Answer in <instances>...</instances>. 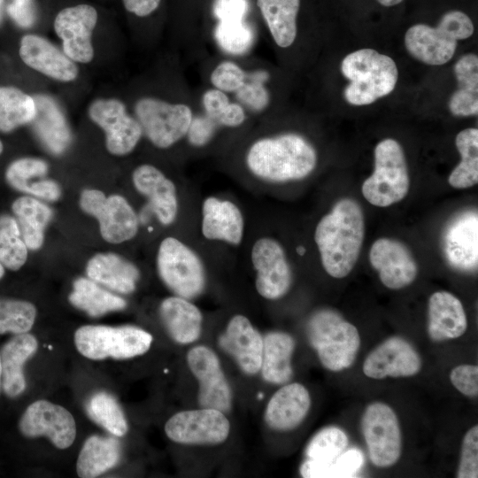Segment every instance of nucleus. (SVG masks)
I'll return each mask as SVG.
<instances>
[{
	"instance_id": "f257e3e1",
	"label": "nucleus",
	"mask_w": 478,
	"mask_h": 478,
	"mask_svg": "<svg viewBox=\"0 0 478 478\" xmlns=\"http://www.w3.org/2000/svg\"><path fill=\"white\" fill-rule=\"evenodd\" d=\"M243 163L254 177L281 183L310 175L317 166L318 153L304 135L282 132L254 138L245 149Z\"/></svg>"
},
{
	"instance_id": "f03ea898",
	"label": "nucleus",
	"mask_w": 478,
	"mask_h": 478,
	"mask_svg": "<svg viewBox=\"0 0 478 478\" xmlns=\"http://www.w3.org/2000/svg\"><path fill=\"white\" fill-rule=\"evenodd\" d=\"M365 234V222L359 204L342 198L318 222L314 241L321 264L332 277L347 276L358 258Z\"/></svg>"
},
{
	"instance_id": "7ed1b4c3",
	"label": "nucleus",
	"mask_w": 478,
	"mask_h": 478,
	"mask_svg": "<svg viewBox=\"0 0 478 478\" xmlns=\"http://www.w3.org/2000/svg\"><path fill=\"white\" fill-rule=\"evenodd\" d=\"M274 74L262 59L223 57L206 72L207 85L227 94L251 118L265 117L274 103Z\"/></svg>"
},
{
	"instance_id": "20e7f679",
	"label": "nucleus",
	"mask_w": 478,
	"mask_h": 478,
	"mask_svg": "<svg viewBox=\"0 0 478 478\" xmlns=\"http://www.w3.org/2000/svg\"><path fill=\"white\" fill-rule=\"evenodd\" d=\"M196 111L190 91L178 99L145 95L135 100L134 116L143 135L156 148L166 150L185 140Z\"/></svg>"
},
{
	"instance_id": "39448f33",
	"label": "nucleus",
	"mask_w": 478,
	"mask_h": 478,
	"mask_svg": "<svg viewBox=\"0 0 478 478\" xmlns=\"http://www.w3.org/2000/svg\"><path fill=\"white\" fill-rule=\"evenodd\" d=\"M341 71L350 81L345 100L352 105H366L390 94L396 87L398 71L395 61L373 49H360L348 54Z\"/></svg>"
},
{
	"instance_id": "423d86ee",
	"label": "nucleus",
	"mask_w": 478,
	"mask_h": 478,
	"mask_svg": "<svg viewBox=\"0 0 478 478\" xmlns=\"http://www.w3.org/2000/svg\"><path fill=\"white\" fill-rule=\"evenodd\" d=\"M474 33L471 19L463 12L444 13L437 27L426 24L412 26L405 33V44L415 59L431 66H441L451 59L458 41L469 38Z\"/></svg>"
},
{
	"instance_id": "0eeeda50",
	"label": "nucleus",
	"mask_w": 478,
	"mask_h": 478,
	"mask_svg": "<svg viewBox=\"0 0 478 478\" xmlns=\"http://www.w3.org/2000/svg\"><path fill=\"white\" fill-rule=\"evenodd\" d=\"M307 335L323 366L334 372L350 367L360 346L357 328L331 309H322L312 315Z\"/></svg>"
},
{
	"instance_id": "6e6552de",
	"label": "nucleus",
	"mask_w": 478,
	"mask_h": 478,
	"mask_svg": "<svg viewBox=\"0 0 478 478\" xmlns=\"http://www.w3.org/2000/svg\"><path fill=\"white\" fill-rule=\"evenodd\" d=\"M410 189L404 150L394 139L387 138L374 149V169L363 182V197L371 204L387 207L400 202Z\"/></svg>"
},
{
	"instance_id": "1a4fd4ad",
	"label": "nucleus",
	"mask_w": 478,
	"mask_h": 478,
	"mask_svg": "<svg viewBox=\"0 0 478 478\" xmlns=\"http://www.w3.org/2000/svg\"><path fill=\"white\" fill-rule=\"evenodd\" d=\"M151 342L150 333L133 326L86 325L74 334L79 352L94 360L108 357L125 359L139 356L149 350Z\"/></svg>"
},
{
	"instance_id": "9d476101",
	"label": "nucleus",
	"mask_w": 478,
	"mask_h": 478,
	"mask_svg": "<svg viewBox=\"0 0 478 478\" xmlns=\"http://www.w3.org/2000/svg\"><path fill=\"white\" fill-rule=\"evenodd\" d=\"M157 267L163 282L176 296L190 299L202 293L205 272L197 253L176 237H166L159 244Z\"/></svg>"
},
{
	"instance_id": "9b49d317",
	"label": "nucleus",
	"mask_w": 478,
	"mask_h": 478,
	"mask_svg": "<svg viewBox=\"0 0 478 478\" xmlns=\"http://www.w3.org/2000/svg\"><path fill=\"white\" fill-rule=\"evenodd\" d=\"M80 206L86 213L96 218L102 237L111 243H120L135 237L139 219L127 202L120 195L106 197L99 189L82 191Z\"/></svg>"
},
{
	"instance_id": "f8f14e48",
	"label": "nucleus",
	"mask_w": 478,
	"mask_h": 478,
	"mask_svg": "<svg viewBox=\"0 0 478 478\" xmlns=\"http://www.w3.org/2000/svg\"><path fill=\"white\" fill-rule=\"evenodd\" d=\"M88 114L104 130L106 149L114 156L131 153L143 135L136 118L128 112L125 103L118 98L93 100L89 105Z\"/></svg>"
},
{
	"instance_id": "ddd939ff",
	"label": "nucleus",
	"mask_w": 478,
	"mask_h": 478,
	"mask_svg": "<svg viewBox=\"0 0 478 478\" xmlns=\"http://www.w3.org/2000/svg\"><path fill=\"white\" fill-rule=\"evenodd\" d=\"M361 428L374 466L389 467L397 463L402 451V435L397 417L388 405H369L363 413Z\"/></svg>"
},
{
	"instance_id": "4468645a",
	"label": "nucleus",
	"mask_w": 478,
	"mask_h": 478,
	"mask_svg": "<svg viewBox=\"0 0 478 478\" xmlns=\"http://www.w3.org/2000/svg\"><path fill=\"white\" fill-rule=\"evenodd\" d=\"M97 19L96 9L89 4L68 6L57 13L55 33L62 41L63 52L73 62L89 64L93 60L92 35Z\"/></svg>"
},
{
	"instance_id": "2eb2a0df",
	"label": "nucleus",
	"mask_w": 478,
	"mask_h": 478,
	"mask_svg": "<svg viewBox=\"0 0 478 478\" xmlns=\"http://www.w3.org/2000/svg\"><path fill=\"white\" fill-rule=\"evenodd\" d=\"M251 260L256 271V289L270 300L283 297L289 289L292 273L282 246L271 237L258 238L252 245Z\"/></svg>"
},
{
	"instance_id": "dca6fc26",
	"label": "nucleus",
	"mask_w": 478,
	"mask_h": 478,
	"mask_svg": "<svg viewBox=\"0 0 478 478\" xmlns=\"http://www.w3.org/2000/svg\"><path fill=\"white\" fill-rule=\"evenodd\" d=\"M229 428L223 412L212 408L178 412L165 426L172 441L187 444L220 443L227 439Z\"/></svg>"
},
{
	"instance_id": "f3484780",
	"label": "nucleus",
	"mask_w": 478,
	"mask_h": 478,
	"mask_svg": "<svg viewBox=\"0 0 478 478\" xmlns=\"http://www.w3.org/2000/svg\"><path fill=\"white\" fill-rule=\"evenodd\" d=\"M19 427L25 436H45L58 449L71 446L76 436L75 421L69 411L46 400L32 403L21 416Z\"/></svg>"
},
{
	"instance_id": "a211bd4d",
	"label": "nucleus",
	"mask_w": 478,
	"mask_h": 478,
	"mask_svg": "<svg viewBox=\"0 0 478 478\" xmlns=\"http://www.w3.org/2000/svg\"><path fill=\"white\" fill-rule=\"evenodd\" d=\"M188 365L199 382L198 402L202 408L227 412L231 407V391L215 353L204 346L192 348Z\"/></svg>"
},
{
	"instance_id": "6ab92c4d",
	"label": "nucleus",
	"mask_w": 478,
	"mask_h": 478,
	"mask_svg": "<svg viewBox=\"0 0 478 478\" xmlns=\"http://www.w3.org/2000/svg\"><path fill=\"white\" fill-rule=\"evenodd\" d=\"M369 261L378 272L382 283L390 289L410 285L418 274V266L412 252L397 240L377 239L371 246Z\"/></svg>"
},
{
	"instance_id": "aec40b11",
	"label": "nucleus",
	"mask_w": 478,
	"mask_h": 478,
	"mask_svg": "<svg viewBox=\"0 0 478 478\" xmlns=\"http://www.w3.org/2000/svg\"><path fill=\"white\" fill-rule=\"evenodd\" d=\"M442 247L455 269L473 272L478 264V215L474 210L457 214L445 227Z\"/></svg>"
},
{
	"instance_id": "412c9836",
	"label": "nucleus",
	"mask_w": 478,
	"mask_h": 478,
	"mask_svg": "<svg viewBox=\"0 0 478 478\" xmlns=\"http://www.w3.org/2000/svg\"><path fill=\"white\" fill-rule=\"evenodd\" d=\"M421 359L405 339L394 336L385 340L366 358L363 373L372 379L409 377L420 372Z\"/></svg>"
},
{
	"instance_id": "4be33fe9",
	"label": "nucleus",
	"mask_w": 478,
	"mask_h": 478,
	"mask_svg": "<svg viewBox=\"0 0 478 478\" xmlns=\"http://www.w3.org/2000/svg\"><path fill=\"white\" fill-rule=\"evenodd\" d=\"M19 55L25 65L50 79L69 82L78 77L76 63L41 35H23L19 42Z\"/></svg>"
},
{
	"instance_id": "5701e85b",
	"label": "nucleus",
	"mask_w": 478,
	"mask_h": 478,
	"mask_svg": "<svg viewBox=\"0 0 478 478\" xmlns=\"http://www.w3.org/2000/svg\"><path fill=\"white\" fill-rule=\"evenodd\" d=\"M135 189L148 198L150 210L158 221L169 226L178 214L176 187L160 169L150 164H142L132 173Z\"/></svg>"
},
{
	"instance_id": "b1692460",
	"label": "nucleus",
	"mask_w": 478,
	"mask_h": 478,
	"mask_svg": "<svg viewBox=\"0 0 478 478\" xmlns=\"http://www.w3.org/2000/svg\"><path fill=\"white\" fill-rule=\"evenodd\" d=\"M201 212V232L206 239L232 245L241 243L244 234V219L235 203L208 197L203 201Z\"/></svg>"
},
{
	"instance_id": "393cba45",
	"label": "nucleus",
	"mask_w": 478,
	"mask_h": 478,
	"mask_svg": "<svg viewBox=\"0 0 478 478\" xmlns=\"http://www.w3.org/2000/svg\"><path fill=\"white\" fill-rule=\"evenodd\" d=\"M219 343L235 358L245 373L254 374L259 371L263 338L245 316L235 315L231 318Z\"/></svg>"
},
{
	"instance_id": "a878e982",
	"label": "nucleus",
	"mask_w": 478,
	"mask_h": 478,
	"mask_svg": "<svg viewBox=\"0 0 478 478\" xmlns=\"http://www.w3.org/2000/svg\"><path fill=\"white\" fill-rule=\"evenodd\" d=\"M49 170L47 162L39 158H19L9 164L5 180L14 189L46 201H56L61 196L59 185L44 178Z\"/></svg>"
},
{
	"instance_id": "bb28decb",
	"label": "nucleus",
	"mask_w": 478,
	"mask_h": 478,
	"mask_svg": "<svg viewBox=\"0 0 478 478\" xmlns=\"http://www.w3.org/2000/svg\"><path fill=\"white\" fill-rule=\"evenodd\" d=\"M34 98L36 113L30 124L35 135L51 154L64 153L72 142V134L62 110L48 95H36Z\"/></svg>"
},
{
	"instance_id": "cd10ccee",
	"label": "nucleus",
	"mask_w": 478,
	"mask_h": 478,
	"mask_svg": "<svg viewBox=\"0 0 478 478\" xmlns=\"http://www.w3.org/2000/svg\"><path fill=\"white\" fill-rule=\"evenodd\" d=\"M466 328V312L457 297L447 291H436L430 296L428 333L432 341L460 337Z\"/></svg>"
},
{
	"instance_id": "c85d7f7f",
	"label": "nucleus",
	"mask_w": 478,
	"mask_h": 478,
	"mask_svg": "<svg viewBox=\"0 0 478 478\" xmlns=\"http://www.w3.org/2000/svg\"><path fill=\"white\" fill-rule=\"evenodd\" d=\"M311 405L308 390L300 383H290L277 390L265 412L267 425L276 430H290L305 418Z\"/></svg>"
},
{
	"instance_id": "c756f323",
	"label": "nucleus",
	"mask_w": 478,
	"mask_h": 478,
	"mask_svg": "<svg viewBox=\"0 0 478 478\" xmlns=\"http://www.w3.org/2000/svg\"><path fill=\"white\" fill-rule=\"evenodd\" d=\"M301 0H256V6L274 44L281 50L293 46L298 34Z\"/></svg>"
},
{
	"instance_id": "7c9ffc66",
	"label": "nucleus",
	"mask_w": 478,
	"mask_h": 478,
	"mask_svg": "<svg viewBox=\"0 0 478 478\" xmlns=\"http://www.w3.org/2000/svg\"><path fill=\"white\" fill-rule=\"evenodd\" d=\"M37 347V340L28 333L16 335L2 347L1 389L8 397H18L25 390L23 366L35 353Z\"/></svg>"
},
{
	"instance_id": "2f4dec72",
	"label": "nucleus",
	"mask_w": 478,
	"mask_h": 478,
	"mask_svg": "<svg viewBox=\"0 0 478 478\" xmlns=\"http://www.w3.org/2000/svg\"><path fill=\"white\" fill-rule=\"evenodd\" d=\"M348 445V436L336 427H328L318 432L305 450L307 459L300 466L305 478H328L332 462Z\"/></svg>"
},
{
	"instance_id": "473e14b6",
	"label": "nucleus",
	"mask_w": 478,
	"mask_h": 478,
	"mask_svg": "<svg viewBox=\"0 0 478 478\" xmlns=\"http://www.w3.org/2000/svg\"><path fill=\"white\" fill-rule=\"evenodd\" d=\"M86 273L96 283L122 294L133 292L140 276L132 262L114 253H98L92 257L88 261Z\"/></svg>"
},
{
	"instance_id": "72a5a7b5",
	"label": "nucleus",
	"mask_w": 478,
	"mask_h": 478,
	"mask_svg": "<svg viewBox=\"0 0 478 478\" xmlns=\"http://www.w3.org/2000/svg\"><path fill=\"white\" fill-rule=\"evenodd\" d=\"M159 313L168 334L177 343H189L198 338L202 314L189 299L179 296L167 297L162 301Z\"/></svg>"
},
{
	"instance_id": "f704fd0d",
	"label": "nucleus",
	"mask_w": 478,
	"mask_h": 478,
	"mask_svg": "<svg viewBox=\"0 0 478 478\" xmlns=\"http://www.w3.org/2000/svg\"><path fill=\"white\" fill-rule=\"evenodd\" d=\"M22 239L30 250H38L44 241V231L52 219V210L38 198L24 196L12 204Z\"/></svg>"
},
{
	"instance_id": "c9c22d12",
	"label": "nucleus",
	"mask_w": 478,
	"mask_h": 478,
	"mask_svg": "<svg viewBox=\"0 0 478 478\" xmlns=\"http://www.w3.org/2000/svg\"><path fill=\"white\" fill-rule=\"evenodd\" d=\"M458 89L449 102L455 116H474L478 112V57L474 53L462 56L454 66Z\"/></svg>"
},
{
	"instance_id": "e433bc0d",
	"label": "nucleus",
	"mask_w": 478,
	"mask_h": 478,
	"mask_svg": "<svg viewBox=\"0 0 478 478\" xmlns=\"http://www.w3.org/2000/svg\"><path fill=\"white\" fill-rule=\"evenodd\" d=\"M294 347L293 338L286 333L271 332L265 336L260 368L266 381L281 384L291 378Z\"/></svg>"
},
{
	"instance_id": "4c0bfd02",
	"label": "nucleus",
	"mask_w": 478,
	"mask_h": 478,
	"mask_svg": "<svg viewBox=\"0 0 478 478\" xmlns=\"http://www.w3.org/2000/svg\"><path fill=\"white\" fill-rule=\"evenodd\" d=\"M196 107L221 129H238L250 120L246 111L225 92L210 86L195 96Z\"/></svg>"
},
{
	"instance_id": "58836bf2",
	"label": "nucleus",
	"mask_w": 478,
	"mask_h": 478,
	"mask_svg": "<svg viewBox=\"0 0 478 478\" xmlns=\"http://www.w3.org/2000/svg\"><path fill=\"white\" fill-rule=\"evenodd\" d=\"M120 459V444L118 440L92 436L85 441L80 451L76 471L80 477H96L115 466Z\"/></svg>"
},
{
	"instance_id": "ea45409f",
	"label": "nucleus",
	"mask_w": 478,
	"mask_h": 478,
	"mask_svg": "<svg viewBox=\"0 0 478 478\" xmlns=\"http://www.w3.org/2000/svg\"><path fill=\"white\" fill-rule=\"evenodd\" d=\"M70 303L87 312L91 317H99L107 312L120 311L127 302L103 288L89 278L81 277L73 284V291L68 297Z\"/></svg>"
},
{
	"instance_id": "a19ab883",
	"label": "nucleus",
	"mask_w": 478,
	"mask_h": 478,
	"mask_svg": "<svg viewBox=\"0 0 478 478\" xmlns=\"http://www.w3.org/2000/svg\"><path fill=\"white\" fill-rule=\"evenodd\" d=\"M36 113L34 96L12 85H0V132L30 124Z\"/></svg>"
},
{
	"instance_id": "79ce46f5",
	"label": "nucleus",
	"mask_w": 478,
	"mask_h": 478,
	"mask_svg": "<svg viewBox=\"0 0 478 478\" xmlns=\"http://www.w3.org/2000/svg\"><path fill=\"white\" fill-rule=\"evenodd\" d=\"M461 160L451 173L448 182L455 189H467L478 182V130L466 128L455 139Z\"/></svg>"
},
{
	"instance_id": "37998d69",
	"label": "nucleus",
	"mask_w": 478,
	"mask_h": 478,
	"mask_svg": "<svg viewBox=\"0 0 478 478\" xmlns=\"http://www.w3.org/2000/svg\"><path fill=\"white\" fill-rule=\"evenodd\" d=\"M27 250L16 219L0 215V263L10 270H19L27 261Z\"/></svg>"
},
{
	"instance_id": "c03bdc74",
	"label": "nucleus",
	"mask_w": 478,
	"mask_h": 478,
	"mask_svg": "<svg viewBox=\"0 0 478 478\" xmlns=\"http://www.w3.org/2000/svg\"><path fill=\"white\" fill-rule=\"evenodd\" d=\"M87 412L91 420L116 436H123L127 431L124 413L110 394L98 392L87 404Z\"/></svg>"
},
{
	"instance_id": "a18cd8bd",
	"label": "nucleus",
	"mask_w": 478,
	"mask_h": 478,
	"mask_svg": "<svg viewBox=\"0 0 478 478\" xmlns=\"http://www.w3.org/2000/svg\"><path fill=\"white\" fill-rule=\"evenodd\" d=\"M36 316L35 306L27 301L0 298V334L27 333Z\"/></svg>"
},
{
	"instance_id": "49530a36",
	"label": "nucleus",
	"mask_w": 478,
	"mask_h": 478,
	"mask_svg": "<svg viewBox=\"0 0 478 478\" xmlns=\"http://www.w3.org/2000/svg\"><path fill=\"white\" fill-rule=\"evenodd\" d=\"M220 130L212 119L196 107L185 140L189 146L201 149L209 145Z\"/></svg>"
},
{
	"instance_id": "de8ad7c7",
	"label": "nucleus",
	"mask_w": 478,
	"mask_h": 478,
	"mask_svg": "<svg viewBox=\"0 0 478 478\" xmlns=\"http://www.w3.org/2000/svg\"><path fill=\"white\" fill-rule=\"evenodd\" d=\"M478 476V426L471 428L462 442L460 461L457 477L476 478Z\"/></svg>"
},
{
	"instance_id": "09e8293b",
	"label": "nucleus",
	"mask_w": 478,
	"mask_h": 478,
	"mask_svg": "<svg viewBox=\"0 0 478 478\" xmlns=\"http://www.w3.org/2000/svg\"><path fill=\"white\" fill-rule=\"evenodd\" d=\"M363 462L364 456L358 449L343 451L332 462L328 477H354Z\"/></svg>"
},
{
	"instance_id": "8fccbe9b",
	"label": "nucleus",
	"mask_w": 478,
	"mask_h": 478,
	"mask_svg": "<svg viewBox=\"0 0 478 478\" xmlns=\"http://www.w3.org/2000/svg\"><path fill=\"white\" fill-rule=\"evenodd\" d=\"M452 385L463 395L476 397L478 394V367L473 365H460L454 367L450 374Z\"/></svg>"
},
{
	"instance_id": "3c124183",
	"label": "nucleus",
	"mask_w": 478,
	"mask_h": 478,
	"mask_svg": "<svg viewBox=\"0 0 478 478\" xmlns=\"http://www.w3.org/2000/svg\"><path fill=\"white\" fill-rule=\"evenodd\" d=\"M5 12L21 27H30L35 22V11L31 0L20 4L11 2L6 5Z\"/></svg>"
},
{
	"instance_id": "603ef678",
	"label": "nucleus",
	"mask_w": 478,
	"mask_h": 478,
	"mask_svg": "<svg viewBox=\"0 0 478 478\" xmlns=\"http://www.w3.org/2000/svg\"><path fill=\"white\" fill-rule=\"evenodd\" d=\"M162 0H122L124 8L138 18L152 15L160 6Z\"/></svg>"
},
{
	"instance_id": "864d4df0",
	"label": "nucleus",
	"mask_w": 478,
	"mask_h": 478,
	"mask_svg": "<svg viewBox=\"0 0 478 478\" xmlns=\"http://www.w3.org/2000/svg\"><path fill=\"white\" fill-rule=\"evenodd\" d=\"M383 6L390 7L400 4L403 0H377Z\"/></svg>"
},
{
	"instance_id": "5fc2aeb1",
	"label": "nucleus",
	"mask_w": 478,
	"mask_h": 478,
	"mask_svg": "<svg viewBox=\"0 0 478 478\" xmlns=\"http://www.w3.org/2000/svg\"><path fill=\"white\" fill-rule=\"evenodd\" d=\"M5 0H0V25L3 22L4 15L5 12Z\"/></svg>"
},
{
	"instance_id": "6e6d98bb",
	"label": "nucleus",
	"mask_w": 478,
	"mask_h": 478,
	"mask_svg": "<svg viewBox=\"0 0 478 478\" xmlns=\"http://www.w3.org/2000/svg\"><path fill=\"white\" fill-rule=\"evenodd\" d=\"M297 251H298L299 254L302 255V254L305 253V249H304L303 247H298V248H297Z\"/></svg>"
},
{
	"instance_id": "4d7b16f0",
	"label": "nucleus",
	"mask_w": 478,
	"mask_h": 478,
	"mask_svg": "<svg viewBox=\"0 0 478 478\" xmlns=\"http://www.w3.org/2000/svg\"><path fill=\"white\" fill-rule=\"evenodd\" d=\"M3 151H4V143L0 139V155L2 154Z\"/></svg>"
},
{
	"instance_id": "13d9d810",
	"label": "nucleus",
	"mask_w": 478,
	"mask_h": 478,
	"mask_svg": "<svg viewBox=\"0 0 478 478\" xmlns=\"http://www.w3.org/2000/svg\"><path fill=\"white\" fill-rule=\"evenodd\" d=\"M1 381H2V366H1V358H0V390H1Z\"/></svg>"
},
{
	"instance_id": "bf43d9fd",
	"label": "nucleus",
	"mask_w": 478,
	"mask_h": 478,
	"mask_svg": "<svg viewBox=\"0 0 478 478\" xmlns=\"http://www.w3.org/2000/svg\"><path fill=\"white\" fill-rule=\"evenodd\" d=\"M27 1H28V0H12V2L17 3V4L24 3V2H27Z\"/></svg>"
}]
</instances>
